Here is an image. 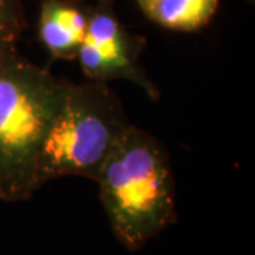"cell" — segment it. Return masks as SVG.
Instances as JSON below:
<instances>
[{
  "mask_svg": "<svg viewBox=\"0 0 255 255\" xmlns=\"http://www.w3.org/2000/svg\"><path fill=\"white\" fill-rule=\"evenodd\" d=\"M90 0H38L37 34L50 61H74L88 28Z\"/></svg>",
  "mask_w": 255,
  "mask_h": 255,
  "instance_id": "5b68a950",
  "label": "cell"
},
{
  "mask_svg": "<svg viewBox=\"0 0 255 255\" xmlns=\"http://www.w3.org/2000/svg\"><path fill=\"white\" fill-rule=\"evenodd\" d=\"M145 47L143 37L122 24L114 0H92L88 28L75 60L88 81L108 84L127 80L156 101L160 91L140 64Z\"/></svg>",
  "mask_w": 255,
  "mask_h": 255,
  "instance_id": "277c9868",
  "label": "cell"
},
{
  "mask_svg": "<svg viewBox=\"0 0 255 255\" xmlns=\"http://www.w3.org/2000/svg\"><path fill=\"white\" fill-rule=\"evenodd\" d=\"M130 127L125 108L105 82L67 81L37 163V184L77 176L95 180Z\"/></svg>",
  "mask_w": 255,
  "mask_h": 255,
  "instance_id": "3957f363",
  "label": "cell"
},
{
  "mask_svg": "<svg viewBox=\"0 0 255 255\" xmlns=\"http://www.w3.org/2000/svg\"><path fill=\"white\" fill-rule=\"evenodd\" d=\"M146 18L160 27L194 33L216 16L220 0H136Z\"/></svg>",
  "mask_w": 255,
  "mask_h": 255,
  "instance_id": "8992f818",
  "label": "cell"
},
{
  "mask_svg": "<svg viewBox=\"0 0 255 255\" xmlns=\"http://www.w3.org/2000/svg\"><path fill=\"white\" fill-rule=\"evenodd\" d=\"M95 182L111 230L129 251H139L177 221L169 152L140 128H128Z\"/></svg>",
  "mask_w": 255,
  "mask_h": 255,
  "instance_id": "6da1fadb",
  "label": "cell"
},
{
  "mask_svg": "<svg viewBox=\"0 0 255 255\" xmlns=\"http://www.w3.org/2000/svg\"><path fill=\"white\" fill-rule=\"evenodd\" d=\"M64 85L17 50L0 55V200L26 201L40 189L38 155Z\"/></svg>",
  "mask_w": 255,
  "mask_h": 255,
  "instance_id": "7a4b0ae2",
  "label": "cell"
},
{
  "mask_svg": "<svg viewBox=\"0 0 255 255\" xmlns=\"http://www.w3.org/2000/svg\"><path fill=\"white\" fill-rule=\"evenodd\" d=\"M247 1H248V3H251V4H254L255 0H247Z\"/></svg>",
  "mask_w": 255,
  "mask_h": 255,
  "instance_id": "ba28073f",
  "label": "cell"
},
{
  "mask_svg": "<svg viewBox=\"0 0 255 255\" xmlns=\"http://www.w3.org/2000/svg\"><path fill=\"white\" fill-rule=\"evenodd\" d=\"M28 23L21 0H0V55L17 50Z\"/></svg>",
  "mask_w": 255,
  "mask_h": 255,
  "instance_id": "52a82bcc",
  "label": "cell"
}]
</instances>
